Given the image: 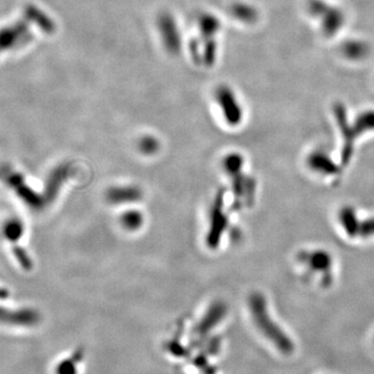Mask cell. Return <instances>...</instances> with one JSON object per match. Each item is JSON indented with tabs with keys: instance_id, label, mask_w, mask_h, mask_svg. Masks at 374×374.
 <instances>
[{
	"instance_id": "4fadbf2b",
	"label": "cell",
	"mask_w": 374,
	"mask_h": 374,
	"mask_svg": "<svg viewBox=\"0 0 374 374\" xmlns=\"http://www.w3.org/2000/svg\"><path fill=\"white\" fill-rule=\"evenodd\" d=\"M156 147H158V144H156L155 140H151V138L142 140V148L145 152L152 153L156 149Z\"/></svg>"
},
{
	"instance_id": "7c38bea8",
	"label": "cell",
	"mask_w": 374,
	"mask_h": 374,
	"mask_svg": "<svg viewBox=\"0 0 374 374\" xmlns=\"http://www.w3.org/2000/svg\"><path fill=\"white\" fill-rule=\"evenodd\" d=\"M227 170L232 174H236L242 166V158L238 155H231L226 162Z\"/></svg>"
},
{
	"instance_id": "5b68a950",
	"label": "cell",
	"mask_w": 374,
	"mask_h": 374,
	"mask_svg": "<svg viewBox=\"0 0 374 374\" xmlns=\"http://www.w3.org/2000/svg\"><path fill=\"white\" fill-rule=\"evenodd\" d=\"M223 110L226 112V118L231 124H237L241 119V112L235 101L234 96H232L229 90H223L221 95Z\"/></svg>"
},
{
	"instance_id": "9c48e42d",
	"label": "cell",
	"mask_w": 374,
	"mask_h": 374,
	"mask_svg": "<svg viewBox=\"0 0 374 374\" xmlns=\"http://www.w3.org/2000/svg\"><path fill=\"white\" fill-rule=\"evenodd\" d=\"M140 194L136 188H114L110 190V201L114 203L132 202L140 198Z\"/></svg>"
},
{
	"instance_id": "ba28073f",
	"label": "cell",
	"mask_w": 374,
	"mask_h": 374,
	"mask_svg": "<svg viewBox=\"0 0 374 374\" xmlns=\"http://www.w3.org/2000/svg\"><path fill=\"white\" fill-rule=\"evenodd\" d=\"M351 129L355 138L365 132L374 130V112H365V114H361L356 120L353 127H351Z\"/></svg>"
},
{
	"instance_id": "8992f818",
	"label": "cell",
	"mask_w": 374,
	"mask_h": 374,
	"mask_svg": "<svg viewBox=\"0 0 374 374\" xmlns=\"http://www.w3.org/2000/svg\"><path fill=\"white\" fill-rule=\"evenodd\" d=\"M226 313V308L222 305H216L212 307V309L209 311L208 314L201 321L200 325L198 327V334H206L211 329L215 327V325L220 323Z\"/></svg>"
},
{
	"instance_id": "52a82bcc",
	"label": "cell",
	"mask_w": 374,
	"mask_h": 374,
	"mask_svg": "<svg viewBox=\"0 0 374 374\" xmlns=\"http://www.w3.org/2000/svg\"><path fill=\"white\" fill-rule=\"evenodd\" d=\"M82 357V353H74L73 355L60 360L54 367V374H78Z\"/></svg>"
},
{
	"instance_id": "3957f363",
	"label": "cell",
	"mask_w": 374,
	"mask_h": 374,
	"mask_svg": "<svg viewBox=\"0 0 374 374\" xmlns=\"http://www.w3.org/2000/svg\"><path fill=\"white\" fill-rule=\"evenodd\" d=\"M339 221L349 237H357L359 234L360 221L356 211L351 207H343L339 212Z\"/></svg>"
},
{
	"instance_id": "7a4b0ae2",
	"label": "cell",
	"mask_w": 374,
	"mask_h": 374,
	"mask_svg": "<svg viewBox=\"0 0 374 374\" xmlns=\"http://www.w3.org/2000/svg\"><path fill=\"white\" fill-rule=\"evenodd\" d=\"M299 259L301 262L309 265L310 269L313 271H323L325 273H329L333 264L331 255L321 249L313 251V252L299 253Z\"/></svg>"
},
{
	"instance_id": "6da1fadb",
	"label": "cell",
	"mask_w": 374,
	"mask_h": 374,
	"mask_svg": "<svg viewBox=\"0 0 374 374\" xmlns=\"http://www.w3.org/2000/svg\"><path fill=\"white\" fill-rule=\"evenodd\" d=\"M249 305L253 321L259 331L277 347L279 353L286 356L291 355L295 351V343L277 323L271 319L264 297L260 293H254L249 297Z\"/></svg>"
},
{
	"instance_id": "8fae6325",
	"label": "cell",
	"mask_w": 374,
	"mask_h": 374,
	"mask_svg": "<svg viewBox=\"0 0 374 374\" xmlns=\"http://www.w3.org/2000/svg\"><path fill=\"white\" fill-rule=\"evenodd\" d=\"M358 236L364 237V238L374 236V217L363 221V222H360L359 234H358Z\"/></svg>"
},
{
	"instance_id": "277c9868",
	"label": "cell",
	"mask_w": 374,
	"mask_h": 374,
	"mask_svg": "<svg viewBox=\"0 0 374 374\" xmlns=\"http://www.w3.org/2000/svg\"><path fill=\"white\" fill-rule=\"evenodd\" d=\"M310 168L323 174L334 175L339 172V166L323 153H314L309 158Z\"/></svg>"
},
{
	"instance_id": "30bf717a",
	"label": "cell",
	"mask_w": 374,
	"mask_h": 374,
	"mask_svg": "<svg viewBox=\"0 0 374 374\" xmlns=\"http://www.w3.org/2000/svg\"><path fill=\"white\" fill-rule=\"evenodd\" d=\"M142 222V217L140 216V213L136 212H128L126 214L123 215L122 223L125 227L130 230H134V229H138L140 226Z\"/></svg>"
}]
</instances>
